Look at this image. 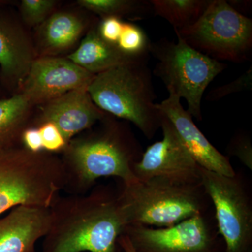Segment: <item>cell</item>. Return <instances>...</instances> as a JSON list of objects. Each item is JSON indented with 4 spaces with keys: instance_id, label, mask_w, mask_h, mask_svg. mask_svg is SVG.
Listing matches in <instances>:
<instances>
[{
    "instance_id": "25",
    "label": "cell",
    "mask_w": 252,
    "mask_h": 252,
    "mask_svg": "<svg viewBox=\"0 0 252 252\" xmlns=\"http://www.w3.org/2000/svg\"><path fill=\"white\" fill-rule=\"evenodd\" d=\"M252 87V66L240 77L229 84L220 86L213 89L207 96L208 101H217L223 98L230 94L240 93L244 91L251 90Z\"/></svg>"
},
{
    "instance_id": "15",
    "label": "cell",
    "mask_w": 252,
    "mask_h": 252,
    "mask_svg": "<svg viewBox=\"0 0 252 252\" xmlns=\"http://www.w3.org/2000/svg\"><path fill=\"white\" fill-rule=\"evenodd\" d=\"M51 220V208L20 205L0 218V252H34Z\"/></svg>"
},
{
    "instance_id": "22",
    "label": "cell",
    "mask_w": 252,
    "mask_h": 252,
    "mask_svg": "<svg viewBox=\"0 0 252 252\" xmlns=\"http://www.w3.org/2000/svg\"><path fill=\"white\" fill-rule=\"evenodd\" d=\"M57 4L55 0H23L20 17L29 27H37L54 13Z\"/></svg>"
},
{
    "instance_id": "18",
    "label": "cell",
    "mask_w": 252,
    "mask_h": 252,
    "mask_svg": "<svg viewBox=\"0 0 252 252\" xmlns=\"http://www.w3.org/2000/svg\"><path fill=\"white\" fill-rule=\"evenodd\" d=\"M33 105L21 93L0 99V147L22 145L23 131L31 127Z\"/></svg>"
},
{
    "instance_id": "30",
    "label": "cell",
    "mask_w": 252,
    "mask_h": 252,
    "mask_svg": "<svg viewBox=\"0 0 252 252\" xmlns=\"http://www.w3.org/2000/svg\"><path fill=\"white\" fill-rule=\"evenodd\" d=\"M119 252H122V250H121V248H120V250H119Z\"/></svg>"
},
{
    "instance_id": "16",
    "label": "cell",
    "mask_w": 252,
    "mask_h": 252,
    "mask_svg": "<svg viewBox=\"0 0 252 252\" xmlns=\"http://www.w3.org/2000/svg\"><path fill=\"white\" fill-rule=\"evenodd\" d=\"M89 25L87 18L72 11L53 13L36 27L34 42L36 57L58 56L67 52L94 26Z\"/></svg>"
},
{
    "instance_id": "27",
    "label": "cell",
    "mask_w": 252,
    "mask_h": 252,
    "mask_svg": "<svg viewBox=\"0 0 252 252\" xmlns=\"http://www.w3.org/2000/svg\"><path fill=\"white\" fill-rule=\"evenodd\" d=\"M21 144L33 153L44 152L40 131L36 127L31 126L23 131L21 136Z\"/></svg>"
},
{
    "instance_id": "12",
    "label": "cell",
    "mask_w": 252,
    "mask_h": 252,
    "mask_svg": "<svg viewBox=\"0 0 252 252\" xmlns=\"http://www.w3.org/2000/svg\"><path fill=\"white\" fill-rule=\"evenodd\" d=\"M20 19L0 2V84L12 94L19 92L36 58L34 42Z\"/></svg>"
},
{
    "instance_id": "7",
    "label": "cell",
    "mask_w": 252,
    "mask_h": 252,
    "mask_svg": "<svg viewBox=\"0 0 252 252\" xmlns=\"http://www.w3.org/2000/svg\"><path fill=\"white\" fill-rule=\"evenodd\" d=\"M174 31L189 46L220 62L243 63L251 57L252 20L225 0H210L196 22Z\"/></svg>"
},
{
    "instance_id": "1",
    "label": "cell",
    "mask_w": 252,
    "mask_h": 252,
    "mask_svg": "<svg viewBox=\"0 0 252 252\" xmlns=\"http://www.w3.org/2000/svg\"><path fill=\"white\" fill-rule=\"evenodd\" d=\"M51 212L42 252H119L126 224L118 189L100 185L89 194L60 197Z\"/></svg>"
},
{
    "instance_id": "6",
    "label": "cell",
    "mask_w": 252,
    "mask_h": 252,
    "mask_svg": "<svg viewBox=\"0 0 252 252\" xmlns=\"http://www.w3.org/2000/svg\"><path fill=\"white\" fill-rule=\"evenodd\" d=\"M177 41L167 39L152 43L150 54L157 59L154 73L161 79L169 94L184 98L187 112L202 121L204 93L226 65L193 49L177 36Z\"/></svg>"
},
{
    "instance_id": "17",
    "label": "cell",
    "mask_w": 252,
    "mask_h": 252,
    "mask_svg": "<svg viewBox=\"0 0 252 252\" xmlns=\"http://www.w3.org/2000/svg\"><path fill=\"white\" fill-rule=\"evenodd\" d=\"M97 23L86 32L80 45L67 58L78 66L97 75L112 68L149 59V56H127L121 51L117 45L104 41L97 31Z\"/></svg>"
},
{
    "instance_id": "28",
    "label": "cell",
    "mask_w": 252,
    "mask_h": 252,
    "mask_svg": "<svg viewBox=\"0 0 252 252\" xmlns=\"http://www.w3.org/2000/svg\"><path fill=\"white\" fill-rule=\"evenodd\" d=\"M119 248L122 250L123 252H136L132 245L129 241L128 239L125 235H122L118 240Z\"/></svg>"
},
{
    "instance_id": "2",
    "label": "cell",
    "mask_w": 252,
    "mask_h": 252,
    "mask_svg": "<svg viewBox=\"0 0 252 252\" xmlns=\"http://www.w3.org/2000/svg\"><path fill=\"white\" fill-rule=\"evenodd\" d=\"M101 122L95 130L69 141L63 152L64 189L72 195L86 193L102 177H116L124 184L138 180L132 167L143 150L135 135L125 123L109 116Z\"/></svg>"
},
{
    "instance_id": "3",
    "label": "cell",
    "mask_w": 252,
    "mask_h": 252,
    "mask_svg": "<svg viewBox=\"0 0 252 252\" xmlns=\"http://www.w3.org/2000/svg\"><path fill=\"white\" fill-rule=\"evenodd\" d=\"M117 189L126 226H171L213 210L202 183L183 185L152 178L122 182Z\"/></svg>"
},
{
    "instance_id": "24",
    "label": "cell",
    "mask_w": 252,
    "mask_h": 252,
    "mask_svg": "<svg viewBox=\"0 0 252 252\" xmlns=\"http://www.w3.org/2000/svg\"><path fill=\"white\" fill-rule=\"evenodd\" d=\"M42 140L43 151L56 154L63 152L67 142L59 129L52 123H44L38 126Z\"/></svg>"
},
{
    "instance_id": "20",
    "label": "cell",
    "mask_w": 252,
    "mask_h": 252,
    "mask_svg": "<svg viewBox=\"0 0 252 252\" xmlns=\"http://www.w3.org/2000/svg\"><path fill=\"white\" fill-rule=\"evenodd\" d=\"M77 3L102 18H126L140 21L154 14L150 1L144 0H79Z\"/></svg>"
},
{
    "instance_id": "14",
    "label": "cell",
    "mask_w": 252,
    "mask_h": 252,
    "mask_svg": "<svg viewBox=\"0 0 252 252\" xmlns=\"http://www.w3.org/2000/svg\"><path fill=\"white\" fill-rule=\"evenodd\" d=\"M106 116L107 114L99 109L91 99L88 87L82 88L41 104L40 114L33 127H38L44 123H52L68 143Z\"/></svg>"
},
{
    "instance_id": "4",
    "label": "cell",
    "mask_w": 252,
    "mask_h": 252,
    "mask_svg": "<svg viewBox=\"0 0 252 252\" xmlns=\"http://www.w3.org/2000/svg\"><path fill=\"white\" fill-rule=\"evenodd\" d=\"M61 158L23 145L0 147V215L25 205L51 208L64 190Z\"/></svg>"
},
{
    "instance_id": "5",
    "label": "cell",
    "mask_w": 252,
    "mask_h": 252,
    "mask_svg": "<svg viewBox=\"0 0 252 252\" xmlns=\"http://www.w3.org/2000/svg\"><path fill=\"white\" fill-rule=\"evenodd\" d=\"M149 59L112 68L94 76L88 91L95 105L106 114L132 123L149 140L161 126Z\"/></svg>"
},
{
    "instance_id": "10",
    "label": "cell",
    "mask_w": 252,
    "mask_h": 252,
    "mask_svg": "<svg viewBox=\"0 0 252 252\" xmlns=\"http://www.w3.org/2000/svg\"><path fill=\"white\" fill-rule=\"evenodd\" d=\"M162 139L147 147L132 167L140 181L162 178L175 183H201L200 167L188 152L171 123L162 114Z\"/></svg>"
},
{
    "instance_id": "26",
    "label": "cell",
    "mask_w": 252,
    "mask_h": 252,
    "mask_svg": "<svg viewBox=\"0 0 252 252\" xmlns=\"http://www.w3.org/2000/svg\"><path fill=\"white\" fill-rule=\"evenodd\" d=\"M124 23L122 19L117 17L102 18L97 23V31L104 41L109 44L117 45Z\"/></svg>"
},
{
    "instance_id": "21",
    "label": "cell",
    "mask_w": 252,
    "mask_h": 252,
    "mask_svg": "<svg viewBox=\"0 0 252 252\" xmlns=\"http://www.w3.org/2000/svg\"><path fill=\"white\" fill-rule=\"evenodd\" d=\"M117 46L127 56L141 57L149 56L152 42L142 28L133 23H124Z\"/></svg>"
},
{
    "instance_id": "13",
    "label": "cell",
    "mask_w": 252,
    "mask_h": 252,
    "mask_svg": "<svg viewBox=\"0 0 252 252\" xmlns=\"http://www.w3.org/2000/svg\"><path fill=\"white\" fill-rule=\"evenodd\" d=\"M180 98L175 94L169 97L156 107L168 119L182 143L198 164L205 170L228 177L235 175L230 158L220 153L207 140L195 123L193 117L181 104Z\"/></svg>"
},
{
    "instance_id": "11",
    "label": "cell",
    "mask_w": 252,
    "mask_h": 252,
    "mask_svg": "<svg viewBox=\"0 0 252 252\" xmlns=\"http://www.w3.org/2000/svg\"><path fill=\"white\" fill-rule=\"evenodd\" d=\"M94 76L67 57L40 56L32 64L18 93L33 106L41 105L69 91L89 87Z\"/></svg>"
},
{
    "instance_id": "9",
    "label": "cell",
    "mask_w": 252,
    "mask_h": 252,
    "mask_svg": "<svg viewBox=\"0 0 252 252\" xmlns=\"http://www.w3.org/2000/svg\"><path fill=\"white\" fill-rule=\"evenodd\" d=\"M124 235L136 252H225L214 209L171 226L127 225Z\"/></svg>"
},
{
    "instance_id": "19",
    "label": "cell",
    "mask_w": 252,
    "mask_h": 252,
    "mask_svg": "<svg viewBox=\"0 0 252 252\" xmlns=\"http://www.w3.org/2000/svg\"><path fill=\"white\" fill-rule=\"evenodd\" d=\"M154 14L167 20L174 29L192 26L202 16L210 0H151Z\"/></svg>"
},
{
    "instance_id": "23",
    "label": "cell",
    "mask_w": 252,
    "mask_h": 252,
    "mask_svg": "<svg viewBox=\"0 0 252 252\" xmlns=\"http://www.w3.org/2000/svg\"><path fill=\"white\" fill-rule=\"evenodd\" d=\"M228 156L238 158L249 170H252V147L251 138L248 132H237L227 147Z\"/></svg>"
},
{
    "instance_id": "8",
    "label": "cell",
    "mask_w": 252,
    "mask_h": 252,
    "mask_svg": "<svg viewBox=\"0 0 252 252\" xmlns=\"http://www.w3.org/2000/svg\"><path fill=\"white\" fill-rule=\"evenodd\" d=\"M201 183L212 202L225 252H252V185L235 171L228 177L200 167Z\"/></svg>"
},
{
    "instance_id": "29",
    "label": "cell",
    "mask_w": 252,
    "mask_h": 252,
    "mask_svg": "<svg viewBox=\"0 0 252 252\" xmlns=\"http://www.w3.org/2000/svg\"><path fill=\"white\" fill-rule=\"evenodd\" d=\"M1 89H2V87H1V84H0V95H1ZM0 99H1V98H0Z\"/></svg>"
}]
</instances>
